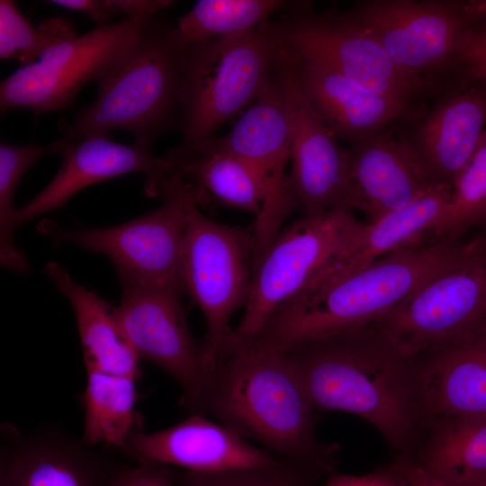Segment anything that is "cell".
<instances>
[{"mask_svg": "<svg viewBox=\"0 0 486 486\" xmlns=\"http://www.w3.org/2000/svg\"><path fill=\"white\" fill-rule=\"evenodd\" d=\"M315 410L355 414L398 456L410 457L423 422L410 359L373 322L307 341L284 353Z\"/></svg>", "mask_w": 486, "mask_h": 486, "instance_id": "1", "label": "cell"}, {"mask_svg": "<svg viewBox=\"0 0 486 486\" xmlns=\"http://www.w3.org/2000/svg\"><path fill=\"white\" fill-rule=\"evenodd\" d=\"M483 258L486 240L479 236L421 242L390 253L341 277L306 286L272 315L253 346L284 353L373 322L436 276Z\"/></svg>", "mask_w": 486, "mask_h": 486, "instance_id": "2", "label": "cell"}, {"mask_svg": "<svg viewBox=\"0 0 486 486\" xmlns=\"http://www.w3.org/2000/svg\"><path fill=\"white\" fill-rule=\"evenodd\" d=\"M189 43L160 14L142 22L134 38L97 81V94L79 110L60 139L62 147L93 134L123 130L150 148L159 135L180 127Z\"/></svg>", "mask_w": 486, "mask_h": 486, "instance_id": "3", "label": "cell"}, {"mask_svg": "<svg viewBox=\"0 0 486 486\" xmlns=\"http://www.w3.org/2000/svg\"><path fill=\"white\" fill-rule=\"evenodd\" d=\"M314 410L284 353L248 348L219 364L197 414L213 417L282 460L324 473L331 471L335 447L317 442Z\"/></svg>", "mask_w": 486, "mask_h": 486, "instance_id": "4", "label": "cell"}, {"mask_svg": "<svg viewBox=\"0 0 486 486\" xmlns=\"http://www.w3.org/2000/svg\"><path fill=\"white\" fill-rule=\"evenodd\" d=\"M365 222L347 208L296 220L280 231L253 265L245 312L231 328L220 362L251 346L272 315L355 244Z\"/></svg>", "mask_w": 486, "mask_h": 486, "instance_id": "5", "label": "cell"}, {"mask_svg": "<svg viewBox=\"0 0 486 486\" xmlns=\"http://www.w3.org/2000/svg\"><path fill=\"white\" fill-rule=\"evenodd\" d=\"M282 44L273 21L249 32L189 45L179 130L208 139L251 105L274 76Z\"/></svg>", "mask_w": 486, "mask_h": 486, "instance_id": "6", "label": "cell"}, {"mask_svg": "<svg viewBox=\"0 0 486 486\" xmlns=\"http://www.w3.org/2000/svg\"><path fill=\"white\" fill-rule=\"evenodd\" d=\"M273 22L289 55L327 67L411 115L428 98L447 90L400 67L374 35L346 13L316 14L308 7L281 14Z\"/></svg>", "mask_w": 486, "mask_h": 486, "instance_id": "7", "label": "cell"}, {"mask_svg": "<svg viewBox=\"0 0 486 486\" xmlns=\"http://www.w3.org/2000/svg\"><path fill=\"white\" fill-rule=\"evenodd\" d=\"M253 255V229L210 219L186 194L183 283L184 292L203 315L206 331L202 343L213 373L231 331L230 320L247 302Z\"/></svg>", "mask_w": 486, "mask_h": 486, "instance_id": "8", "label": "cell"}, {"mask_svg": "<svg viewBox=\"0 0 486 486\" xmlns=\"http://www.w3.org/2000/svg\"><path fill=\"white\" fill-rule=\"evenodd\" d=\"M346 14L365 28L406 71L449 88L460 81L468 32L486 17L467 1L370 0Z\"/></svg>", "mask_w": 486, "mask_h": 486, "instance_id": "9", "label": "cell"}, {"mask_svg": "<svg viewBox=\"0 0 486 486\" xmlns=\"http://www.w3.org/2000/svg\"><path fill=\"white\" fill-rule=\"evenodd\" d=\"M154 197L163 203L130 221L102 229L68 230L49 220L39 231L55 244H75L107 256L120 284L178 290L184 293L183 250L186 194L174 182L161 183Z\"/></svg>", "mask_w": 486, "mask_h": 486, "instance_id": "10", "label": "cell"}, {"mask_svg": "<svg viewBox=\"0 0 486 486\" xmlns=\"http://www.w3.org/2000/svg\"><path fill=\"white\" fill-rule=\"evenodd\" d=\"M114 318L140 360L162 368L180 385L181 404L197 414L212 382L202 342L192 336L182 304L184 292L169 288L120 284Z\"/></svg>", "mask_w": 486, "mask_h": 486, "instance_id": "11", "label": "cell"}, {"mask_svg": "<svg viewBox=\"0 0 486 486\" xmlns=\"http://www.w3.org/2000/svg\"><path fill=\"white\" fill-rule=\"evenodd\" d=\"M147 19L99 25L21 66L0 84L1 112L27 108L40 115L71 107L83 86L97 82L115 63Z\"/></svg>", "mask_w": 486, "mask_h": 486, "instance_id": "12", "label": "cell"}, {"mask_svg": "<svg viewBox=\"0 0 486 486\" xmlns=\"http://www.w3.org/2000/svg\"><path fill=\"white\" fill-rule=\"evenodd\" d=\"M407 358L486 333V258L427 283L373 321Z\"/></svg>", "mask_w": 486, "mask_h": 486, "instance_id": "13", "label": "cell"}, {"mask_svg": "<svg viewBox=\"0 0 486 486\" xmlns=\"http://www.w3.org/2000/svg\"><path fill=\"white\" fill-rule=\"evenodd\" d=\"M202 141L212 149L248 162L263 182L265 202L253 228L255 262L295 207L286 173L291 160V125L279 64L267 86L235 126L224 136L213 135Z\"/></svg>", "mask_w": 486, "mask_h": 486, "instance_id": "14", "label": "cell"}, {"mask_svg": "<svg viewBox=\"0 0 486 486\" xmlns=\"http://www.w3.org/2000/svg\"><path fill=\"white\" fill-rule=\"evenodd\" d=\"M279 69L291 125L289 185L295 207L306 217L338 208L354 211L348 150L338 144L307 100L284 50Z\"/></svg>", "mask_w": 486, "mask_h": 486, "instance_id": "15", "label": "cell"}, {"mask_svg": "<svg viewBox=\"0 0 486 486\" xmlns=\"http://www.w3.org/2000/svg\"><path fill=\"white\" fill-rule=\"evenodd\" d=\"M486 85L464 77L406 133V145L433 184H451L485 131Z\"/></svg>", "mask_w": 486, "mask_h": 486, "instance_id": "16", "label": "cell"}, {"mask_svg": "<svg viewBox=\"0 0 486 486\" xmlns=\"http://www.w3.org/2000/svg\"><path fill=\"white\" fill-rule=\"evenodd\" d=\"M2 429L0 486H109L115 464L104 452L46 429Z\"/></svg>", "mask_w": 486, "mask_h": 486, "instance_id": "17", "label": "cell"}, {"mask_svg": "<svg viewBox=\"0 0 486 486\" xmlns=\"http://www.w3.org/2000/svg\"><path fill=\"white\" fill-rule=\"evenodd\" d=\"M127 455L136 462H156L203 473L269 467L282 460L199 414L166 429L135 434L130 439Z\"/></svg>", "mask_w": 486, "mask_h": 486, "instance_id": "18", "label": "cell"}, {"mask_svg": "<svg viewBox=\"0 0 486 486\" xmlns=\"http://www.w3.org/2000/svg\"><path fill=\"white\" fill-rule=\"evenodd\" d=\"M410 362L423 423L438 418L486 417V333L426 349Z\"/></svg>", "mask_w": 486, "mask_h": 486, "instance_id": "19", "label": "cell"}, {"mask_svg": "<svg viewBox=\"0 0 486 486\" xmlns=\"http://www.w3.org/2000/svg\"><path fill=\"white\" fill-rule=\"evenodd\" d=\"M60 167L52 180L28 203L16 210L17 227L45 212L62 207L76 193L99 182L129 173H142L145 181L163 168L149 147L133 141L122 144L105 134H93L62 147Z\"/></svg>", "mask_w": 486, "mask_h": 486, "instance_id": "20", "label": "cell"}, {"mask_svg": "<svg viewBox=\"0 0 486 486\" xmlns=\"http://www.w3.org/2000/svg\"><path fill=\"white\" fill-rule=\"evenodd\" d=\"M161 158L162 171L144 183V193L170 180L198 207L217 202L251 212L256 218L260 215L265 187L257 172L245 160L212 149L202 140L181 141Z\"/></svg>", "mask_w": 486, "mask_h": 486, "instance_id": "21", "label": "cell"}, {"mask_svg": "<svg viewBox=\"0 0 486 486\" xmlns=\"http://www.w3.org/2000/svg\"><path fill=\"white\" fill-rule=\"evenodd\" d=\"M348 150L355 210L373 222L409 204L434 185L401 135L388 130L351 144Z\"/></svg>", "mask_w": 486, "mask_h": 486, "instance_id": "22", "label": "cell"}, {"mask_svg": "<svg viewBox=\"0 0 486 486\" xmlns=\"http://www.w3.org/2000/svg\"><path fill=\"white\" fill-rule=\"evenodd\" d=\"M289 57L307 100L337 139L354 144L412 116L393 101L327 67Z\"/></svg>", "mask_w": 486, "mask_h": 486, "instance_id": "23", "label": "cell"}, {"mask_svg": "<svg viewBox=\"0 0 486 486\" xmlns=\"http://www.w3.org/2000/svg\"><path fill=\"white\" fill-rule=\"evenodd\" d=\"M452 185L436 184L402 208L365 226L354 246L330 263L308 284L333 280L359 270L404 248L428 242L451 196Z\"/></svg>", "mask_w": 486, "mask_h": 486, "instance_id": "24", "label": "cell"}, {"mask_svg": "<svg viewBox=\"0 0 486 486\" xmlns=\"http://www.w3.org/2000/svg\"><path fill=\"white\" fill-rule=\"evenodd\" d=\"M44 271L74 310L86 371L139 380L140 358L121 330L112 306L77 283L61 264L50 261Z\"/></svg>", "mask_w": 486, "mask_h": 486, "instance_id": "25", "label": "cell"}, {"mask_svg": "<svg viewBox=\"0 0 486 486\" xmlns=\"http://www.w3.org/2000/svg\"><path fill=\"white\" fill-rule=\"evenodd\" d=\"M409 459L432 476L453 485L485 475L486 417L426 420Z\"/></svg>", "mask_w": 486, "mask_h": 486, "instance_id": "26", "label": "cell"}, {"mask_svg": "<svg viewBox=\"0 0 486 486\" xmlns=\"http://www.w3.org/2000/svg\"><path fill=\"white\" fill-rule=\"evenodd\" d=\"M137 381L125 375L86 371L81 438L86 446L115 448L127 454L130 439L144 431V418L136 408Z\"/></svg>", "mask_w": 486, "mask_h": 486, "instance_id": "27", "label": "cell"}, {"mask_svg": "<svg viewBox=\"0 0 486 486\" xmlns=\"http://www.w3.org/2000/svg\"><path fill=\"white\" fill-rule=\"evenodd\" d=\"M307 7L308 2L282 0H200L176 27L185 42L202 43L254 30L278 13Z\"/></svg>", "mask_w": 486, "mask_h": 486, "instance_id": "28", "label": "cell"}, {"mask_svg": "<svg viewBox=\"0 0 486 486\" xmlns=\"http://www.w3.org/2000/svg\"><path fill=\"white\" fill-rule=\"evenodd\" d=\"M486 220V130L472 158L452 184L446 210L431 230L428 241L461 239Z\"/></svg>", "mask_w": 486, "mask_h": 486, "instance_id": "29", "label": "cell"}, {"mask_svg": "<svg viewBox=\"0 0 486 486\" xmlns=\"http://www.w3.org/2000/svg\"><path fill=\"white\" fill-rule=\"evenodd\" d=\"M47 152V147L33 143L14 145L0 143V263L19 274H27L31 267L26 256L14 241L17 230L14 195L25 172Z\"/></svg>", "mask_w": 486, "mask_h": 486, "instance_id": "30", "label": "cell"}, {"mask_svg": "<svg viewBox=\"0 0 486 486\" xmlns=\"http://www.w3.org/2000/svg\"><path fill=\"white\" fill-rule=\"evenodd\" d=\"M73 23L65 17L42 20L32 25L11 0L0 1V58L32 63L46 50L76 36Z\"/></svg>", "mask_w": 486, "mask_h": 486, "instance_id": "31", "label": "cell"}, {"mask_svg": "<svg viewBox=\"0 0 486 486\" xmlns=\"http://www.w3.org/2000/svg\"><path fill=\"white\" fill-rule=\"evenodd\" d=\"M322 474L313 467L286 460L269 467L208 473L173 469L178 486H313Z\"/></svg>", "mask_w": 486, "mask_h": 486, "instance_id": "32", "label": "cell"}, {"mask_svg": "<svg viewBox=\"0 0 486 486\" xmlns=\"http://www.w3.org/2000/svg\"><path fill=\"white\" fill-rule=\"evenodd\" d=\"M173 469L150 461H138L135 465H116L109 486H175Z\"/></svg>", "mask_w": 486, "mask_h": 486, "instance_id": "33", "label": "cell"}, {"mask_svg": "<svg viewBox=\"0 0 486 486\" xmlns=\"http://www.w3.org/2000/svg\"><path fill=\"white\" fill-rule=\"evenodd\" d=\"M463 77L486 85V19L475 25L466 35L461 51Z\"/></svg>", "mask_w": 486, "mask_h": 486, "instance_id": "34", "label": "cell"}, {"mask_svg": "<svg viewBox=\"0 0 486 486\" xmlns=\"http://www.w3.org/2000/svg\"><path fill=\"white\" fill-rule=\"evenodd\" d=\"M325 486H409V483L393 461L388 466L364 475H331Z\"/></svg>", "mask_w": 486, "mask_h": 486, "instance_id": "35", "label": "cell"}, {"mask_svg": "<svg viewBox=\"0 0 486 486\" xmlns=\"http://www.w3.org/2000/svg\"><path fill=\"white\" fill-rule=\"evenodd\" d=\"M116 15L127 18H150L174 4L170 0H110Z\"/></svg>", "mask_w": 486, "mask_h": 486, "instance_id": "36", "label": "cell"}, {"mask_svg": "<svg viewBox=\"0 0 486 486\" xmlns=\"http://www.w3.org/2000/svg\"><path fill=\"white\" fill-rule=\"evenodd\" d=\"M48 3L84 13L100 26L106 24V22L116 15L110 0H51Z\"/></svg>", "mask_w": 486, "mask_h": 486, "instance_id": "37", "label": "cell"}, {"mask_svg": "<svg viewBox=\"0 0 486 486\" xmlns=\"http://www.w3.org/2000/svg\"><path fill=\"white\" fill-rule=\"evenodd\" d=\"M395 462L403 472L409 486H456L432 476L409 458L398 456Z\"/></svg>", "mask_w": 486, "mask_h": 486, "instance_id": "38", "label": "cell"}, {"mask_svg": "<svg viewBox=\"0 0 486 486\" xmlns=\"http://www.w3.org/2000/svg\"><path fill=\"white\" fill-rule=\"evenodd\" d=\"M470 11L476 16L486 17V0L467 1Z\"/></svg>", "mask_w": 486, "mask_h": 486, "instance_id": "39", "label": "cell"}, {"mask_svg": "<svg viewBox=\"0 0 486 486\" xmlns=\"http://www.w3.org/2000/svg\"><path fill=\"white\" fill-rule=\"evenodd\" d=\"M458 486H486V474L472 479Z\"/></svg>", "mask_w": 486, "mask_h": 486, "instance_id": "40", "label": "cell"}, {"mask_svg": "<svg viewBox=\"0 0 486 486\" xmlns=\"http://www.w3.org/2000/svg\"><path fill=\"white\" fill-rule=\"evenodd\" d=\"M480 228H481V231L478 234V236L482 237L486 239V220H484V222Z\"/></svg>", "mask_w": 486, "mask_h": 486, "instance_id": "41", "label": "cell"}]
</instances>
